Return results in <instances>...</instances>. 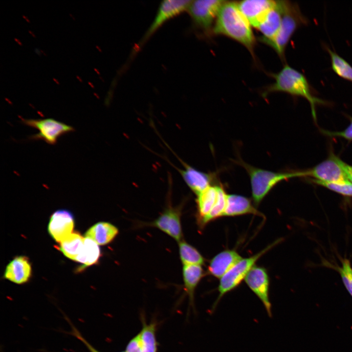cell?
<instances>
[{
	"label": "cell",
	"instance_id": "6da1fadb",
	"mask_svg": "<svg viewBox=\"0 0 352 352\" xmlns=\"http://www.w3.org/2000/svg\"><path fill=\"white\" fill-rule=\"evenodd\" d=\"M212 34L229 37L245 47L254 57L256 40L249 22L239 10L237 3L225 1L218 14Z\"/></svg>",
	"mask_w": 352,
	"mask_h": 352
},
{
	"label": "cell",
	"instance_id": "7a4b0ae2",
	"mask_svg": "<svg viewBox=\"0 0 352 352\" xmlns=\"http://www.w3.org/2000/svg\"><path fill=\"white\" fill-rule=\"evenodd\" d=\"M270 74L274 82L265 88L263 93L264 96L272 92H283L302 97L309 103L313 117L316 118V105L324 104V101L313 95L308 80L303 74L286 64L279 72Z\"/></svg>",
	"mask_w": 352,
	"mask_h": 352
},
{
	"label": "cell",
	"instance_id": "3957f363",
	"mask_svg": "<svg viewBox=\"0 0 352 352\" xmlns=\"http://www.w3.org/2000/svg\"><path fill=\"white\" fill-rule=\"evenodd\" d=\"M247 172L250 180L252 197L258 205L269 192L282 181L296 177H305L304 171L293 172H275L256 168L242 160L236 161Z\"/></svg>",
	"mask_w": 352,
	"mask_h": 352
},
{
	"label": "cell",
	"instance_id": "277c9868",
	"mask_svg": "<svg viewBox=\"0 0 352 352\" xmlns=\"http://www.w3.org/2000/svg\"><path fill=\"white\" fill-rule=\"evenodd\" d=\"M308 23L298 5L288 0L283 1L281 24L276 36L263 43L272 48L282 61L285 60L286 47L293 34L300 27Z\"/></svg>",
	"mask_w": 352,
	"mask_h": 352
},
{
	"label": "cell",
	"instance_id": "5b68a950",
	"mask_svg": "<svg viewBox=\"0 0 352 352\" xmlns=\"http://www.w3.org/2000/svg\"><path fill=\"white\" fill-rule=\"evenodd\" d=\"M281 241V239L277 240L258 253L248 258H242L220 279L218 288L219 295L212 306V311L216 308L220 299L225 294L235 289L243 280H244L256 262Z\"/></svg>",
	"mask_w": 352,
	"mask_h": 352
},
{
	"label": "cell",
	"instance_id": "8992f818",
	"mask_svg": "<svg viewBox=\"0 0 352 352\" xmlns=\"http://www.w3.org/2000/svg\"><path fill=\"white\" fill-rule=\"evenodd\" d=\"M21 122L25 125L34 128L39 132L29 137L31 140H43L49 145L56 144L62 135L74 132L75 129L52 118L42 119L21 118Z\"/></svg>",
	"mask_w": 352,
	"mask_h": 352
},
{
	"label": "cell",
	"instance_id": "52a82bcc",
	"mask_svg": "<svg viewBox=\"0 0 352 352\" xmlns=\"http://www.w3.org/2000/svg\"><path fill=\"white\" fill-rule=\"evenodd\" d=\"M220 0H192L188 11L194 23L204 32L212 34L219 11L225 2Z\"/></svg>",
	"mask_w": 352,
	"mask_h": 352
},
{
	"label": "cell",
	"instance_id": "ba28073f",
	"mask_svg": "<svg viewBox=\"0 0 352 352\" xmlns=\"http://www.w3.org/2000/svg\"><path fill=\"white\" fill-rule=\"evenodd\" d=\"M191 2L192 0H189L162 1L159 5L155 18L141 41L138 43L137 48L140 47L167 21L188 10Z\"/></svg>",
	"mask_w": 352,
	"mask_h": 352
},
{
	"label": "cell",
	"instance_id": "9c48e42d",
	"mask_svg": "<svg viewBox=\"0 0 352 352\" xmlns=\"http://www.w3.org/2000/svg\"><path fill=\"white\" fill-rule=\"evenodd\" d=\"M249 288L263 303L268 315L272 316L271 304L269 300V278L266 270L255 265L244 279Z\"/></svg>",
	"mask_w": 352,
	"mask_h": 352
},
{
	"label": "cell",
	"instance_id": "30bf717a",
	"mask_svg": "<svg viewBox=\"0 0 352 352\" xmlns=\"http://www.w3.org/2000/svg\"><path fill=\"white\" fill-rule=\"evenodd\" d=\"M181 208L180 206L167 207L149 225L158 228L179 242L183 240L181 224Z\"/></svg>",
	"mask_w": 352,
	"mask_h": 352
},
{
	"label": "cell",
	"instance_id": "8fae6325",
	"mask_svg": "<svg viewBox=\"0 0 352 352\" xmlns=\"http://www.w3.org/2000/svg\"><path fill=\"white\" fill-rule=\"evenodd\" d=\"M336 156L331 154L330 157L312 168L304 171L305 176L325 182H335L348 180Z\"/></svg>",
	"mask_w": 352,
	"mask_h": 352
},
{
	"label": "cell",
	"instance_id": "7c38bea8",
	"mask_svg": "<svg viewBox=\"0 0 352 352\" xmlns=\"http://www.w3.org/2000/svg\"><path fill=\"white\" fill-rule=\"evenodd\" d=\"M276 2L271 0H245L236 3L251 26L256 28Z\"/></svg>",
	"mask_w": 352,
	"mask_h": 352
},
{
	"label": "cell",
	"instance_id": "4fadbf2b",
	"mask_svg": "<svg viewBox=\"0 0 352 352\" xmlns=\"http://www.w3.org/2000/svg\"><path fill=\"white\" fill-rule=\"evenodd\" d=\"M182 163L184 169L178 171L188 186L197 196L213 185L216 173L203 172L185 162Z\"/></svg>",
	"mask_w": 352,
	"mask_h": 352
},
{
	"label": "cell",
	"instance_id": "5bb4252c",
	"mask_svg": "<svg viewBox=\"0 0 352 352\" xmlns=\"http://www.w3.org/2000/svg\"><path fill=\"white\" fill-rule=\"evenodd\" d=\"M283 1H276L275 5L268 12L257 27L262 34L260 42L272 40L277 35L282 20Z\"/></svg>",
	"mask_w": 352,
	"mask_h": 352
},
{
	"label": "cell",
	"instance_id": "9a60e30c",
	"mask_svg": "<svg viewBox=\"0 0 352 352\" xmlns=\"http://www.w3.org/2000/svg\"><path fill=\"white\" fill-rule=\"evenodd\" d=\"M74 220L72 214L65 210H60L52 215L48 226L51 236L56 242L62 241L72 233Z\"/></svg>",
	"mask_w": 352,
	"mask_h": 352
},
{
	"label": "cell",
	"instance_id": "2e32d148",
	"mask_svg": "<svg viewBox=\"0 0 352 352\" xmlns=\"http://www.w3.org/2000/svg\"><path fill=\"white\" fill-rule=\"evenodd\" d=\"M242 259L235 250H223L215 256L210 262L208 273L220 279Z\"/></svg>",
	"mask_w": 352,
	"mask_h": 352
},
{
	"label": "cell",
	"instance_id": "e0dca14e",
	"mask_svg": "<svg viewBox=\"0 0 352 352\" xmlns=\"http://www.w3.org/2000/svg\"><path fill=\"white\" fill-rule=\"evenodd\" d=\"M246 214L264 216L248 198L239 195L227 194L223 216L234 217Z\"/></svg>",
	"mask_w": 352,
	"mask_h": 352
},
{
	"label": "cell",
	"instance_id": "ac0fdd59",
	"mask_svg": "<svg viewBox=\"0 0 352 352\" xmlns=\"http://www.w3.org/2000/svg\"><path fill=\"white\" fill-rule=\"evenodd\" d=\"M31 265L27 258L19 256L14 259L7 266L4 277L18 284L26 282L31 276Z\"/></svg>",
	"mask_w": 352,
	"mask_h": 352
},
{
	"label": "cell",
	"instance_id": "d6986e66",
	"mask_svg": "<svg viewBox=\"0 0 352 352\" xmlns=\"http://www.w3.org/2000/svg\"><path fill=\"white\" fill-rule=\"evenodd\" d=\"M204 274L201 265L187 264L183 266L184 289L188 296L189 304L193 308L195 306V290Z\"/></svg>",
	"mask_w": 352,
	"mask_h": 352
},
{
	"label": "cell",
	"instance_id": "ffe728a7",
	"mask_svg": "<svg viewBox=\"0 0 352 352\" xmlns=\"http://www.w3.org/2000/svg\"><path fill=\"white\" fill-rule=\"evenodd\" d=\"M118 228L107 222H100L91 226L86 232V237L98 245H105L113 241L118 234Z\"/></svg>",
	"mask_w": 352,
	"mask_h": 352
},
{
	"label": "cell",
	"instance_id": "44dd1931",
	"mask_svg": "<svg viewBox=\"0 0 352 352\" xmlns=\"http://www.w3.org/2000/svg\"><path fill=\"white\" fill-rule=\"evenodd\" d=\"M197 196L198 220L207 215L215 206L218 197V184L210 186Z\"/></svg>",
	"mask_w": 352,
	"mask_h": 352
},
{
	"label": "cell",
	"instance_id": "7402d4cb",
	"mask_svg": "<svg viewBox=\"0 0 352 352\" xmlns=\"http://www.w3.org/2000/svg\"><path fill=\"white\" fill-rule=\"evenodd\" d=\"M227 194L221 184H218V197L216 204L205 216L198 220L199 226L203 228L210 221L223 216L227 201Z\"/></svg>",
	"mask_w": 352,
	"mask_h": 352
},
{
	"label": "cell",
	"instance_id": "603a6c76",
	"mask_svg": "<svg viewBox=\"0 0 352 352\" xmlns=\"http://www.w3.org/2000/svg\"><path fill=\"white\" fill-rule=\"evenodd\" d=\"M141 321L142 327L139 333L143 345V352H157L156 323L152 321L147 324L144 317H142Z\"/></svg>",
	"mask_w": 352,
	"mask_h": 352
},
{
	"label": "cell",
	"instance_id": "cb8c5ba5",
	"mask_svg": "<svg viewBox=\"0 0 352 352\" xmlns=\"http://www.w3.org/2000/svg\"><path fill=\"white\" fill-rule=\"evenodd\" d=\"M84 240L79 234L72 232L60 242V249L66 257L75 260L83 248Z\"/></svg>",
	"mask_w": 352,
	"mask_h": 352
},
{
	"label": "cell",
	"instance_id": "d4e9b609",
	"mask_svg": "<svg viewBox=\"0 0 352 352\" xmlns=\"http://www.w3.org/2000/svg\"><path fill=\"white\" fill-rule=\"evenodd\" d=\"M100 256L98 244L91 239L86 237L83 248L75 261L88 266L96 263Z\"/></svg>",
	"mask_w": 352,
	"mask_h": 352
},
{
	"label": "cell",
	"instance_id": "484cf974",
	"mask_svg": "<svg viewBox=\"0 0 352 352\" xmlns=\"http://www.w3.org/2000/svg\"><path fill=\"white\" fill-rule=\"evenodd\" d=\"M178 243L180 258L183 265L204 264V257L196 248L183 240Z\"/></svg>",
	"mask_w": 352,
	"mask_h": 352
},
{
	"label": "cell",
	"instance_id": "4316f807",
	"mask_svg": "<svg viewBox=\"0 0 352 352\" xmlns=\"http://www.w3.org/2000/svg\"><path fill=\"white\" fill-rule=\"evenodd\" d=\"M326 49L330 56L333 71L342 78L352 82V66L335 52L329 47Z\"/></svg>",
	"mask_w": 352,
	"mask_h": 352
},
{
	"label": "cell",
	"instance_id": "83f0119b",
	"mask_svg": "<svg viewBox=\"0 0 352 352\" xmlns=\"http://www.w3.org/2000/svg\"><path fill=\"white\" fill-rule=\"evenodd\" d=\"M315 184L326 187L342 195L352 197V183L349 180L335 182H325L311 179Z\"/></svg>",
	"mask_w": 352,
	"mask_h": 352
},
{
	"label": "cell",
	"instance_id": "f1b7e54d",
	"mask_svg": "<svg viewBox=\"0 0 352 352\" xmlns=\"http://www.w3.org/2000/svg\"><path fill=\"white\" fill-rule=\"evenodd\" d=\"M339 271L345 287L352 297V267L349 260H343Z\"/></svg>",
	"mask_w": 352,
	"mask_h": 352
},
{
	"label": "cell",
	"instance_id": "f546056e",
	"mask_svg": "<svg viewBox=\"0 0 352 352\" xmlns=\"http://www.w3.org/2000/svg\"><path fill=\"white\" fill-rule=\"evenodd\" d=\"M143 345L140 333L132 338L127 344L125 352H143Z\"/></svg>",
	"mask_w": 352,
	"mask_h": 352
},
{
	"label": "cell",
	"instance_id": "4dcf8cb0",
	"mask_svg": "<svg viewBox=\"0 0 352 352\" xmlns=\"http://www.w3.org/2000/svg\"><path fill=\"white\" fill-rule=\"evenodd\" d=\"M324 133L330 136L341 137L349 141L352 140V118L350 124L344 130L335 132L324 131Z\"/></svg>",
	"mask_w": 352,
	"mask_h": 352
},
{
	"label": "cell",
	"instance_id": "1f68e13d",
	"mask_svg": "<svg viewBox=\"0 0 352 352\" xmlns=\"http://www.w3.org/2000/svg\"><path fill=\"white\" fill-rule=\"evenodd\" d=\"M336 160L343 172H344L348 180L352 183V166L348 164L346 162L343 161L341 159L336 156Z\"/></svg>",
	"mask_w": 352,
	"mask_h": 352
},
{
	"label": "cell",
	"instance_id": "d6a6232c",
	"mask_svg": "<svg viewBox=\"0 0 352 352\" xmlns=\"http://www.w3.org/2000/svg\"><path fill=\"white\" fill-rule=\"evenodd\" d=\"M40 51H39V49H38V48H37L35 49V52L36 53H37L39 55H41V52H40Z\"/></svg>",
	"mask_w": 352,
	"mask_h": 352
},
{
	"label": "cell",
	"instance_id": "836d02e7",
	"mask_svg": "<svg viewBox=\"0 0 352 352\" xmlns=\"http://www.w3.org/2000/svg\"><path fill=\"white\" fill-rule=\"evenodd\" d=\"M14 39H15V40L16 42H17L18 43V44H20L21 45H22V44H21V43L20 42V41H19V40H18V39H16V38H15Z\"/></svg>",
	"mask_w": 352,
	"mask_h": 352
},
{
	"label": "cell",
	"instance_id": "e575fe53",
	"mask_svg": "<svg viewBox=\"0 0 352 352\" xmlns=\"http://www.w3.org/2000/svg\"><path fill=\"white\" fill-rule=\"evenodd\" d=\"M76 77H77V79L80 81V82H83L82 80L80 78V77L79 76L77 75Z\"/></svg>",
	"mask_w": 352,
	"mask_h": 352
},
{
	"label": "cell",
	"instance_id": "d590c367",
	"mask_svg": "<svg viewBox=\"0 0 352 352\" xmlns=\"http://www.w3.org/2000/svg\"><path fill=\"white\" fill-rule=\"evenodd\" d=\"M22 17H23V18H24L26 20V21L27 22H29V21L28 20V19H27V18H26V17H25V16L22 15Z\"/></svg>",
	"mask_w": 352,
	"mask_h": 352
},
{
	"label": "cell",
	"instance_id": "8d00e7d4",
	"mask_svg": "<svg viewBox=\"0 0 352 352\" xmlns=\"http://www.w3.org/2000/svg\"><path fill=\"white\" fill-rule=\"evenodd\" d=\"M53 79L56 82V84H59V83L56 80V79L53 78Z\"/></svg>",
	"mask_w": 352,
	"mask_h": 352
},
{
	"label": "cell",
	"instance_id": "74e56055",
	"mask_svg": "<svg viewBox=\"0 0 352 352\" xmlns=\"http://www.w3.org/2000/svg\"><path fill=\"white\" fill-rule=\"evenodd\" d=\"M29 32L34 37H35V36L34 35V34H33L32 33V32H31V31L29 30Z\"/></svg>",
	"mask_w": 352,
	"mask_h": 352
},
{
	"label": "cell",
	"instance_id": "f35d334b",
	"mask_svg": "<svg viewBox=\"0 0 352 352\" xmlns=\"http://www.w3.org/2000/svg\"><path fill=\"white\" fill-rule=\"evenodd\" d=\"M88 84H89V85H90V86H91L92 88H94L93 86L91 84V83L90 82H88Z\"/></svg>",
	"mask_w": 352,
	"mask_h": 352
}]
</instances>
